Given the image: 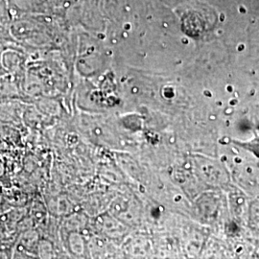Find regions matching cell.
<instances>
[{"label": "cell", "instance_id": "obj_1", "mask_svg": "<svg viewBox=\"0 0 259 259\" xmlns=\"http://www.w3.org/2000/svg\"><path fill=\"white\" fill-rule=\"evenodd\" d=\"M0 61L8 74L22 79L25 74V55L15 47H6L0 51Z\"/></svg>", "mask_w": 259, "mask_h": 259}, {"label": "cell", "instance_id": "obj_2", "mask_svg": "<svg viewBox=\"0 0 259 259\" xmlns=\"http://www.w3.org/2000/svg\"><path fill=\"white\" fill-rule=\"evenodd\" d=\"M0 94L9 100H18L22 103H25L26 100L21 89V79L14 75L6 74L0 77Z\"/></svg>", "mask_w": 259, "mask_h": 259}, {"label": "cell", "instance_id": "obj_3", "mask_svg": "<svg viewBox=\"0 0 259 259\" xmlns=\"http://www.w3.org/2000/svg\"><path fill=\"white\" fill-rule=\"evenodd\" d=\"M13 19L41 12L45 0H6Z\"/></svg>", "mask_w": 259, "mask_h": 259}, {"label": "cell", "instance_id": "obj_4", "mask_svg": "<svg viewBox=\"0 0 259 259\" xmlns=\"http://www.w3.org/2000/svg\"><path fill=\"white\" fill-rule=\"evenodd\" d=\"M0 184L3 185L4 187H11L9 173L7 169V164L4 160V158L0 155Z\"/></svg>", "mask_w": 259, "mask_h": 259}, {"label": "cell", "instance_id": "obj_5", "mask_svg": "<svg viewBox=\"0 0 259 259\" xmlns=\"http://www.w3.org/2000/svg\"><path fill=\"white\" fill-rule=\"evenodd\" d=\"M10 204L5 196V187L0 184V214L9 210Z\"/></svg>", "mask_w": 259, "mask_h": 259}, {"label": "cell", "instance_id": "obj_6", "mask_svg": "<svg viewBox=\"0 0 259 259\" xmlns=\"http://www.w3.org/2000/svg\"><path fill=\"white\" fill-rule=\"evenodd\" d=\"M8 74L7 72H6V70L4 69V67L2 66V64H1V61H0V77L1 76H4V75Z\"/></svg>", "mask_w": 259, "mask_h": 259}, {"label": "cell", "instance_id": "obj_7", "mask_svg": "<svg viewBox=\"0 0 259 259\" xmlns=\"http://www.w3.org/2000/svg\"><path fill=\"white\" fill-rule=\"evenodd\" d=\"M5 100H6V99H5V98H4V97H3V96L0 94V106L2 105V103L4 102Z\"/></svg>", "mask_w": 259, "mask_h": 259}, {"label": "cell", "instance_id": "obj_8", "mask_svg": "<svg viewBox=\"0 0 259 259\" xmlns=\"http://www.w3.org/2000/svg\"><path fill=\"white\" fill-rule=\"evenodd\" d=\"M2 142V134H1V131H0V144Z\"/></svg>", "mask_w": 259, "mask_h": 259}]
</instances>
